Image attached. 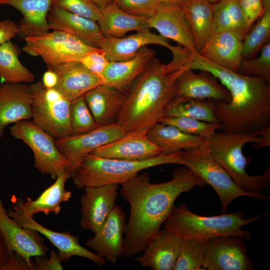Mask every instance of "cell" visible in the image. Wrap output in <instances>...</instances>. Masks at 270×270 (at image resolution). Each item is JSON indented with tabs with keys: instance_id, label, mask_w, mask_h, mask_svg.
I'll list each match as a JSON object with an SVG mask.
<instances>
[{
	"instance_id": "cell-1",
	"label": "cell",
	"mask_w": 270,
	"mask_h": 270,
	"mask_svg": "<svg viewBox=\"0 0 270 270\" xmlns=\"http://www.w3.org/2000/svg\"><path fill=\"white\" fill-rule=\"evenodd\" d=\"M206 184L184 166L176 169L172 178L166 182L151 183L144 172L121 184L120 194L130 208L122 256L130 258L143 252L175 207L178 197Z\"/></svg>"
},
{
	"instance_id": "cell-2",
	"label": "cell",
	"mask_w": 270,
	"mask_h": 270,
	"mask_svg": "<svg viewBox=\"0 0 270 270\" xmlns=\"http://www.w3.org/2000/svg\"><path fill=\"white\" fill-rule=\"evenodd\" d=\"M178 62L179 68L184 70L210 72L229 92V102L216 101V116L222 124L223 132L256 135L270 126V82L222 68L196 50L184 48Z\"/></svg>"
},
{
	"instance_id": "cell-3",
	"label": "cell",
	"mask_w": 270,
	"mask_h": 270,
	"mask_svg": "<svg viewBox=\"0 0 270 270\" xmlns=\"http://www.w3.org/2000/svg\"><path fill=\"white\" fill-rule=\"evenodd\" d=\"M182 68L169 72L154 57L128 89L117 123L127 134H146L162 118L164 109L176 95V80Z\"/></svg>"
},
{
	"instance_id": "cell-4",
	"label": "cell",
	"mask_w": 270,
	"mask_h": 270,
	"mask_svg": "<svg viewBox=\"0 0 270 270\" xmlns=\"http://www.w3.org/2000/svg\"><path fill=\"white\" fill-rule=\"evenodd\" d=\"M268 214L245 218L242 210L214 216H200L192 212L185 204L176 206L164 222L163 229L181 238L208 241L221 236H239L246 240L252 238V231L242 228Z\"/></svg>"
},
{
	"instance_id": "cell-5",
	"label": "cell",
	"mask_w": 270,
	"mask_h": 270,
	"mask_svg": "<svg viewBox=\"0 0 270 270\" xmlns=\"http://www.w3.org/2000/svg\"><path fill=\"white\" fill-rule=\"evenodd\" d=\"M182 151L142 161L109 158L89 154L71 177L76 187L84 189L108 184H121L145 169L166 164L184 166Z\"/></svg>"
},
{
	"instance_id": "cell-6",
	"label": "cell",
	"mask_w": 270,
	"mask_h": 270,
	"mask_svg": "<svg viewBox=\"0 0 270 270\" xmlns=\"http://www.w3.org/2000/svg\"><path fill=\"white\" fill-rule=\"evenodd\" d=\"M260 142L259 136L251 133L216 132L208 142V148L215 160L226 171L242 190L250 193H262L270 182V167L262 174L252 176L246 170L248 158L242 148L249 142Z\"/></svg>"
},
{
	"instance_id": "cell-7",
	"label": "cell",
	"mask_w": 270,
	"mask_h": 270,
	"mask_svg": "<svg viewBox=\"0 0 270 270\" xmlns=\"http://www.w3.org/2000/svg\"><path fill=\"white\" fill-rule=\"evenodd\" d=\"M184 166L210 185L217 194L222 212L226 213L229 205L240 196H250L260 200L270 197L262 193H250L240 188L226 171L215 160L208 148V142L198 148L184 150Z\"/></svg>"
},
{
	"instance_id": "cell-8",
	"label": "cell",
	"mask_w": 270,
	"mask_h": 270,
	"mask_svg": "<svg viewBox=\"0 0 270 270\" xmlns=\"http://www.w3.org/2000/svg\"><path fill=\"white\" fill-rule=\"evenodd\" d=\"M32 96V122L56 140L72 135L71 101L56 88H46L42 82L30 86Z\"/></svg>"
},
{
	"instance_id": "cell-9",
	"label": "cell",
	"mask_w": 270,
	"mask_h": 270,
	"mask_svg": "<svg viewBox=\"0 0 270 270\" xmlns=\"http://www.w3.org/2000/svg\"><path fill=\"white\" fill-rule=\"evenodd\" d=\"M22 50L28 54L40 57L48 68L79 61L87 54L101 50L86 44L78 38L60 30L24 38Z\"/></svg>"
},
{
	"instance_id": "cell-10",
	"label": "cell",
	"mask_w": 270,
	"mask_h": 270,
	"mask_svg": "<svg viewBox=\"0 0 270 270\" xmlns=\"http://www.w3.org/2000/svg\"><path fill=\"white\" fill-rule=\"evenodd\" d=\"M10 132L31 149L34 166L38 172L50 175L54 179L66 172L68 162L58 150L55 139L32 121L14 124Z\"/></svg>"
},
{
	"instance_id": "cell-11",
	"label": "cell",
	"mask_w": 270,
	"mask_h": 270,
	"mask_svg": "<svg viewBox=\"0 0 270 270\" xmlns=\"http://www.w3.org/2000/svg\"><path fill=\"white\" fill-rule=\"evenodd\" d=\"M127 133L117 122L100 126L90 132L56 140V146L68 162L70 178L86 156L96 148L125 136Z\"/></svg>"
},
{
	"instance_id": "cell-12",
	"label": "cell",
	"mask_w": 270,
	"mask_h": 270,
	"mask_svg": "<svg viewBox=\"0 0 270 270\" xmlns=\"http://www.w3.org/2000/svg\"><path fill=\"white\" fill-rule=\"evenodd\" d=\"M203 268L208 270H252L254 266L248 256L243 238L226 236L206 241Z\"/></svg>"
},
{
	"instance_id": "cell-13",
	"label": "cell",
	"mask_w": 270,
	"mask_h": 270,
	"mask_svg": "<svg viewBox=\"0 0 270 270\" xmlns=\"http://www.w3.org/2000/svg\"><path fill=\"white\" fill-rule=\"evenodd\" d=\"M0 230L10 250L24 258L32 270V257L46 256L48 248L40 234L14 221L6 212L0 197Z\"/></svg>"
},
{
	"instance_id": "cell-14",
	"label": "cell",
	"mask_w": 270,
	"mask_h": 270,
	"mask_svg": "<svg viewBox=\"0 0 270 270\" xmlns=\"http://www.w3.org/2000/svg\"><path fill=\"white\" fill-rule=\"evenodd\" d=\"M7 213L20 226L35 230L46 237L57 248L62 261L67 262L72 257L77 256L88 258L98 266L105 264L106 261L103 258L80 245L78 236L70 232L50 230L37 222L33 217L22 215L13 210L8 209Z\"/></svg>"
},
{
	"instance_id": "cell-15",
	"label": "cell",
	"mask_w": 270,
	"mask_h": 270,
	"mask_svg": "<svg viewBox=\"0 0 270 270\" xmlns=\"http://www.w3.org/2000/svg\"><path fill=\"white\" fill-rule=\"evenodd\" d=\"M118 185L108 184L84 188L80 198L82 228L94 234L100 230L116 205Z\"/></svg>"
},
{
	"instance_id": "cell-16",
	"label": "cell",
	"mask_w": 270,
	"mask_h": 270,
	"mask_svg": "<svg viewBox=\"0 0 270 270\" xmlns=\"http://www.w3.org/2000/svg\"><path fill=\"white\" fill-rule=\"evenodd\" d=\"M126 226V214L116 204L101 228L86 245L106 262L116 263L122 256Z\"/></svg>"
},
{
	"instance_id": "cell-17",
	"label": "cell",
	"mask_w": 270,
	"mask_h": 270,
	"mask_svg": "<svg viewBox=\"0 0 270 270\" xmlns=\"http://www.w3.org/2000/svg\"><path fill=\"white\" fill-rule=\"evenodd\" d=\"M148 22L150 28L166 38L190 51L196 50L191 28L180 6L160 4Z\"/></svg>"
},
{
	"instance_id": "cell-18",
	"label": "cell",
	"mask_w": 270,
	"mask_h": 270,
	"mask_svg": "<svg viewBox=\"0 0 270 270\" xmlns=\"http://www.w3.org/2000/svg\"><path fill=\"white\" fill-rule=\"evenodd\" d=\"M163 152L164 150L146 134H130L96 148L90 154L105 158L142 161L162 155Z\"/></svg>"
},
{
	"instance_id": "cell-19",
	"label": "cell",
	"mask_w": 270,
	"mask_h": 270,
	"mask_svg": "<svg viewBox=\"0 0 270 270\" xmlns=\"http://www.w3.org/2000/svg\"><path fill=\"white\" fill-rule=\"evenodd\" d=\"M150 44L163 46L170 50L172 55L178 52L180 48V46L170 44L168 39L161 35L146 30L126 37H104L100 48L110 62H118L133 58L141 48Z\"/></svg>"
},
{
	"instance_id": "cell-20",
	"label": "cell",
	"mask_w": 270,
	"mask_h": 270,
	"mask_svg": "<svg viewBox=\"0 0 270 270\" xmlns=\"http://www.w3.org/2000/svg\"><path fill=\"white\" fill-rule=\"evenodd\" d=\"M244 37V35L232 31L216 32L198 52L214 64L238 72L242 59Z\"/></svg>"
},
{
	"instance_id": "cell-21",
	"label": "cell",
	"mask_w": 270,
	"mask_h": 270,
	"mask_svg": "<svg viewBox=\"0 0 270 270\" xmlns=\"http://www.w3.org/2000/svg\"><path fill=\"white\" fill-rule=\"evenodd\" d=\"M201 72L197 74L192 70H184L177 78L176 96L229 102L231 96L228 90L211 74Z\"/></svg>"
},
{
	"instance_id": "cell-22",
	"label": "cell",
	"mask_w": 270,
	"mask_h": 270,
	"mask_svg": "<svg viewBox=\"0 0 270 270\" xmlns=\"http://www.w3.org/2000/svg\"><path fill=\"white\" fill-rule=\"evenodd\" d=\"M32 102L30 86L0 84V136L8 125L31 119Z\"/></svg>"
},
{
	"instance_id": "cell-23",
	"label": "cell",
	"mask_w": 270,
	"mask_h": 270,
	"mask_svg": "<svg viewBox=\"0 0 270 270\" xmlns=\"http://www.w3.org/2000/svg\"><path fill=\"white\" fill-rule=\"evenodd\" d=\"M49 29L71 34L90 46L100 48L104 36L98 23L52 6L47 17Z\"/></svg>"
},
{
	"instance_id": "cell-24",
	"label": "cell",
	"mask_w": 270,
	"mask_h": 270,
	"mask_svg": "<svg viewBox=\"0 0 270 270\" xmlns=\"http://www.w3.org/2000/svg\"><path fill=\"white\" fill-rule=\"evenodd\" d=\"M182 239L164 229L153 237L144 253L135 260L153 270H172L178 259Z\"/></svg>"
},
{
	"instance_id": "cell-25",
	"label": "cell",
	"mask_w": 270,
	"mask_h": 270,
	"mask_svg": "<svg viewBox=\"0 0 270 270\" xmlns=\"http://www.w3.org/2000/svg\"><path fill=\"white\" fill-rule=\"evenodd\" d=\"M70 178L66 172L58 176L54 182L46 189L36 200L28 197L26 200L16 198L14 202L12 210L16 212L28 216L33 217L34 214L44 213L58 214L60 204L68 202L72 194L65 188V184Z\"/></svg>"
},
{
	"instance_id": "cell-26",
	"label": "cell",
	"mask_w": 270,
	"mask_h": 270,
	"mask_svg": "<svg viewBox=\"0 0 270 270\" xmlns=\"http://www.w3.org/2000/svg\"><path fill=\"white\" fill-rule=\"evenodd\" d=\"M84 96L99 127L117 122L126 99V94L123 92L100 84Z\"/></svg>"
},
{
	"instance_id": "cell-27",
	"label": "cell",
	"mask_w": 270,
	"mask_h": 270,
	"mask_svg": "<svg viewBox=\"0 0 270 270\" xmlns=\"http://www.w3.org/2000/svg\"><path fill=\"white\" fill-rule=\"evenodd\" d=\"M58 77L55 88L70 101L84 96L102 80L78 61L64 63L50 68Z\"/></svg>"
},
{
	"instance_id": "cell-28",
	"label": "cell",
	"mask_w": 270,
	"mask_h": 270,
	"mask_svg": "<svg viewBox=\"0 0 270 270\" xmlns=\"http://www.w3.org/2000/svg\"><path fill=\"white\" fill-rule=\"evenodd\" d=\"M155 56V52L146 46L130 59L110 62L103 74V84L124 92Z\"/></svg>"
},
{
	"instance_id": "cell-29",
	"label": "cell",
	"mask_w": 270,
	"mask_h": 270,
	"mask_svg": "<svg viewBox=\"0 0 270 270\" xmlns=\"http://www.w3.org/2000/svg\"><path fill=\"white\" fill-rule=\"evenodd\" d=\"M55 0H0V6H11L21 13L18 36L24 38L49 32L47 17Z\"/></svg>"
},
{
	"instance_id": "cell-30",
	"label": "cell",
	"mask_w": 270,
	"mask_h": 270,
	"mask_svg": "<svg viewBox=\"0 0 270 270\" xmlns=\"http://www.w3.org/2000/svg\"><path fill=\"white\" fill-rule=\"evenodd\" d=\"M101 12L98 24L104 37L122 38L130 32L150 28L147 18L127 13L116 2L106 5Z\"/></svg>"
},
{
	"instance_id": "cell-31",
	"label": "cell",
	"mask_w": 270,
	"mask_h": 270,
	"mask_svg": "<svg viewBox=\"0 0 270 270\" xmlns=\"http://www.w3.org/2000/svg\"><path fill=\"white\" fill-rule=\"evenodd\" d=\"M191 28L197 51L214 34L212 4L208 0H186L180 6Z\"/></svg>"
},
{
	"instance_id": "cell-32",
	"label": "cell",
	"mask_w": 270,
	"mask_h": 270,
	"mask_svg": "<svg viewBox=\"0 0 270 270\" xmlns=\"http://www.w3.org/2000/svg\"><path fill=\"white\" fill-rule=\"evenodd\" d=\"M149 138L164 150L162 155L192 149L202 145V138L186 134L172 125L158 122L146 134Z\"/></svg>"
},
{
	"instance_id": "cell-33",
	"label": "cell",
	"mask_w": 270,
	"mask_h": 270,
	"mask_svg": "<svg viewBox=\"0 0 270 270\" xmlns=\"http://www.w3.org/2000/svg\"><path fill=\"white\" fill-rule=\"evenodd\" d=\"M216 100L175 96L166 104L163 117H189L210 122H220L216 116Z\"/></svg>"
},
{
	"instance_id": "cell-34",
	"label": "cell",
	"mask_w": 270,
	"mask_h": 270,
	"mask_svg": "<svg viewBox=\"0 0 270 270\" xmlns=\"http://www.w3.org/2000/svg\"><path fill=\"white\" fill-rule=\"evenodd\" d=\"M212 4L214 33L232 31L246 34L249 28L238 0H220Z\"/></svg>"
},
{
	"instance_id": "cell-35",
	"label": "cell",
	"mask_w": 270,
	"mask_h": 270,
	"mask_svg": "<svg viewBox=\"0 0 270 270\" xmlns=\"http://www.w3.org/2000/svg\"><path fill=\"white\" fill-rule=\"evenodd\" d=\"M34 74L20 61L16 45L10 40L0 45V80L4 83L32 82Z\"/></svg>"
},
{
	"instance_id": "cell-36",
	"label": "cell",
	"mask_w": 270,
	"mask_h": 270,
	"mask_svg": "<svg viewBox=\"0 0 270 270\" xmlns=\"http://www.w3.org/2000/svg\"><path fill=\"white\" fill-rule=\"evenodd\" d=\"M206 246V241L194 238H182L174 270H204Z\"/></svg>"
},
{
	"instance_id": "cell-37",
	"label": "cell",
	"mask_w": 270,
	"mask_h": 270,
	"mask_svg": "<svg viewBox=\"0 0 270 270\" xmlns=\"http://www.w3.org/2000/svg\"><path fill=\"white\" fill-rule=\"evenodd\" d=\"M159 122L174 126L186 134L200 136L206 142L212 138L217 130L222 128L220 122H206L189 117H163Z\"/></svg>"
},
{
	"instance_id": "cell-38",
	"label": "cell",
	"mask_w": 270,
	"mask_h": 270,
	"mask_svg": "<svg viewBox=\"0 0 270 270\" xmlns=\"http://www.w3.org/2000/svg\"><path fill=\"white\" fill-rule=\"evenodd\" d=\"M252 30L246 34L243 40L242 58L252 56L270 40V10L264 11Z\"/></svg>"
},
{
	"instance_id": "cell-39",
	"label": "cell",
	"mask_w": 270,
	"mask_h": 270,
	"mask_svg": "<svg viewBox=\"0 0 270 270\" xmlns=\"http://www.w3.org/2000/svg\"><path fill=\"white\" fill-rule=\"evenodd\" d=\"M70 125L72 135L84 134L99 127L86 103L84 96L71 101Z\"/></svg>"
},
{
	"instance_id": "cell-40",
	"label": "cell",
	"mask_w": 270,
	"mask_h": 270,
	"mask_svg": "<svg viewBox=\"0 0 270 270\" xmlns=\"http://www.w3.org/2000/svg\"><path fill=\"white\" fill-rule=\"evenodd\" d=\"M238 72L270 82V42H268L262 46L258 58L252 60L242 58Z\"/></svg>"
},
{
	"instance_id": "cell-41",
	"label": "cell",
	"mask_w": 270,
	"mask_h": 270,
	"mask_svg": "<svg viewBox=\"0 0 270 270\" xmlns=\"http://www.w3.org/2000/svg\"><path fill=\"white\" fill-rule=\"evenodd\" d=\"M52 6L98 23L102 16L101 8L92 0H55Z\"/></svg>"
},
{
	"instance_id": "cell-42",
	"label": "cell",
	"mask_w": 270,
	"mask_h": 270,
	"mask_svg": "<svg viewBox=\"0 0 270 270\" xmlns=\"http://www.w3.org/2000/svg\"><path fill=\"white\" fill-rule=\"evenodd\" d=\"M116 4L127 13L148 18L160 5L156 0H116Z\"/></svg>"
},
{
	"instance_id": "cell-43",
	"label": "cell",
	"mask_w": 270,
	"mask_h": 270,
	"mask_svg": "<svg viewBox=\"0 0 270 270\" xmlns=\"http://www.w3.org/2000/svg\"><path fill=\"white\" fill-rule=\"evenodd\" d=\"M78 62L99 77L103 84V74L110 61L102 50L87 54Z\"/></svg>"
},
{
	"instance_id": "cell-44",
	"label": "cell",
	"mask_w": 270,
	"mask_h": 270,
	"mask_svg": "<svg viewBox=\"0 0 270 270\" xmlns=\"http://www.w3.org/2000/svg\"><path fill=\"white\" fill-rule=\"evenodd\" d=\"M248 28L259 18L264 12L262 0H238Z\"/></svg>"
},
{
	"instance_id": "cell-45",
	"label": "cell",
	"mask_w": 270,
	"mask_h": 270,
	"mask_svg": "<svg viewBox=\"0 0 270 270\" xmlns=\"http://www.w3.org/2000/svg\"><path fill=\"white\" fill-rule=\"evenodd\" d=\"M35 258V262H32L33 270H63V267L61 264L62 261L58 254H56L53 250L50 252V259L46 258V256H36Z\"/></svg>"
},
{
	"instance_id": "cell-46",
	"label": "cell",
	"mask_w": 270,
	"mask_h": 270,
	"mask_svg": "<svg viewBox=\"0 0 270 270\" xmlns=\"http://www.w3.org/2000/svg\"><path fill=\"white\" fill-rule=\"evenodd\" d=\"M18 26L10 20H0V45L18 36Z\"/></svg>"
},
{
	"instance_id": "cell-47",
	"label": "cell",
	"mask_w": 270,
	"mask_h": 270,
	"mask_svg": "<svg viewBox=\"0 0 270 270\" xmlns=\"http://www.w3.org/2000/svg\"><path fill=\"white\" fill-rule=\"evenodd\" d=\"M28 270L32 269L24 258L12 252L9 260L2 269V270Z\"/></svg>"
},
{
	"instance_id": "cell-48",
	"label": "cell",
	"mask_w": 270,
	"mask_h": 270,
	"mask_svg": "<svg viewBox=\"0 0 270 270\" xmlns=\"http://www.w3.org/2000/svg\"><path fill=\"white\" fill-rule=\"evenodd\" d=\"M12 253L0 230V270H2Z\"/></svg>"
},
{
	"instance_id": "cell-49",
	"label": "cell",
	"mask_w": 270,
	"mask_h": 270,
	"mask_svg": "<svg viewBox=\"0 0 270 270\" xmlns=\"http://www.w3.org/2000/svg\"><path fill=\"white\" fill-rule=\"evenodd\" d=\"M58 82V77L56 72L50 68L44 72L42 82L46 88H55Z\"/></svg>"
},
{
	"instance_id": "cell-50",
	"label": "cell",
	"mask_w": 270,
	"mask_h": 270,
	"mask_svg": "<svg viewBox=\"0 0 270 270\" xmlns=\"http://www.w3.org/2000/svg\"><path fill=\"white\" fill-rule=\"evenodd\" d=\"M256 135L259 136L260 142L254 143V148L260 149L270 146V126L259 131Z\"/></svg>"
},
{
	"instance_id": "cell-51",
	"label": "cell",
	"mask_w": 270,
	"mask_h": 270,
	"mask_svg": "<svg viewBox=\"0 0 270 270\" xmlns=\"http://www.w3.org/2000/svg\"><path fill=\"white\" fill-rule=\"evenodd\" d=\"M159 4L181 6L186 0H156Z\"/></svg>"
},
{
	"instance_id": "cell-52",
	"label": "cell",
	"mask_w": 270,
	"mask_h": 270,
	"mask_svg": "<svg viewBox=\"0 0 270 270\" xmlns=\"http://www.w3.org/2000/svg\"><path fill=\"white\" fill-rule=\"evenodd\" d=\"M101 9L106 5L116 2V0H92Z\"/></svg>"
},
{
	"instance_id": "cell-53",
	"label": "cell",
	"mask_w": 270,
	"mask_h": 270,
	"mask_svg": "<svg viewBox=\"0 0 270 270\" xmlns=\"http://www.w3.org/2000/svg\"><path fill=\"white\" fill-rule=\"evenodd\" d=\"M264 11L270 10V0H262Z\"/></svg>"
},
{
	"instance_id": "cell-54",
	"label": "cell",
	"mask_w": 270,
	"mask_h": 270,
	"mask_svg": "<svg viewBox=\"0 0 270 270\" xmlns=\"http://www.w3.org/2000/svg\"><path fill=\"white\" fill-rule=\"evenodd\" d=\"M208 0L212 4H214L218 2L220 0Z\"/></svg>"
}]
</instances>
